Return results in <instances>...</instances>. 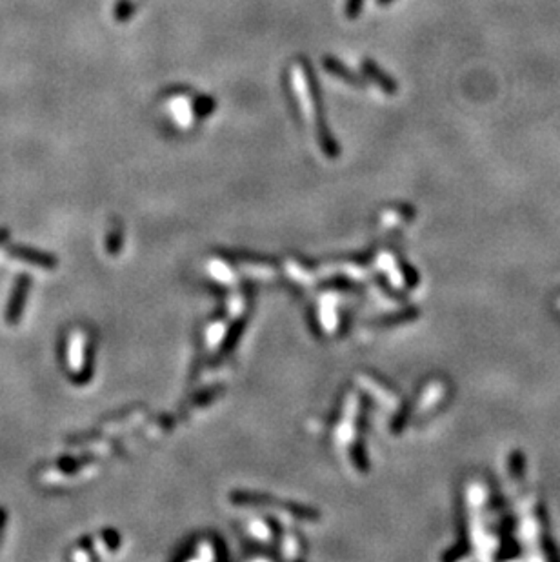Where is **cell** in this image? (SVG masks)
<instances>
[{
  "label": "cell",
  "mask_w": 560,
  "mask_h": 562,
  "mask_svg": "<svg viewBox=\"0 0 560 562\" xmlns=\"http://www.w3.org/2000/svg\"><path fill=\"white\" fill-rule=\"evenodd\" d=\"M6 522H8V513H6L4 508H0V538H2V534H4Z\"/></svg>",
  "instance_id": "cell-7"
},
{
  "label": "cell",
  "mask_w": 560,
  "mask_h": 562,
  "mask_svg": "<svg viewBox=\"0 0 560 562\" xmlns=\"http://www.w3.org/2000/svg\"><path fill=\"white\" fill-rule=\"evenodd\" d=\"M6 257L13 260H20L26 264L37 266L42 269H55L58 266V259L55 255L46 253V251L33 250V248H24V246H6Z\"/></svg>",
  "instance_id": "cell-2"
},
{
  "label": "cell",
  "mask_w": 560,
  "mask_h": 562,
  "mask_svg": "<svg viewBox=\"0 0 560 562\" xmlns=\"http://www.w3.org/2000/svg\"><path fill=\"white\" fill-rule=\"evenodd\" d=\"M10 239V230L8 228H0V244H4Z\"/></svg>",
  "instance_id": "cell-8"
},
{
  "label": "cell",
  "mask_w": 560,
  "mask_h": 562,
  "mask_svg": "<svg viewBox=\"0 0 560 562\" xmlns=\"http://www.w3.org/2000/svg\"><path fill=\"white\" fill-rule=\"evenodd\" d=\"M195 110L201 117L211 115V113H213V110H215V101H213L211 96H201V99H196Z\"/></svg>",
  "instance_id": "cell-5"
},
{
  "label": "cell",
  "mask_w": 560,
  "mask_h": 562,
  "mask_svg": "<svg viewBox=\"0 0 560 562\" xmlns=\"http://www.w3.org/2000/svg\"><path fill=\"white\" fill-rule=\"evenodd\" d=\"M322 64H324V67H326V71L331 73L333 77L342 78V80H346L348 84H353V86H359L360 84V78L357 77L355 73H351L350 69L344 66V64L339 62L337 58L326 57L324 60H322Z\"/></svg>",
  "instance_id": "cell-4"
},
{
  "label": "cell",
  "mask_w": 560,
  "mask_h": 562,
  "mask_svg": "<svg viewBox=\"0 0 560 562\" xmlns=\"http://www.w3.org/2000/svg\"><path fill=\"white\" fill-rule=\"evenodd\" d=\"M362 2L364 0H348L346 2V15H348V19H357L360 13V10H362Z\"/></svg>",
  "instance_id": "cell-6"
},
{
  "label": "cell",
  "mask_w": 560,
  "mask_h": 562,
  "mask_svg": "<svg viewBox=\"0 0 560 562\" xmlns=\"http://www.w3.org/2000/svg\"><path fill=\"white\" fill-rule=\"evenodd\" d=\"M378 4H389V2H391V0H377Z\"/></svg>",
  "instance_id": "cell-9"
},
{
  "label": "cell",
  "mask_w": 560,
  "mask_h": 562,
  "mask_svg": "<svg viewBox=\"0 0 560 562\" xmlns=\"http://www.w3.org/2000/svg\"><path fill=\"white\" fill-rule=\"evenodd\" d=\"M29 286H31V279H29L28 275H20L19 279L15 280V288L13 291H11L10 303H8L4 312V321L8 326L19 324L20 318H22L26 298H28L29 293Z\"/></svg>",
  "instance_id": "cell-1"
},
{
  "label": "cell",
  "mask_w": 560,
  "mask_h": 562,
  "mask_svg": "<svg viewBox=\"0 0 560 562\" xmlns=\"http://www.w3.org/2000/svg\"><path fill=\"white\" fill-rule=\"evenodd\" d=\"M362 67H364L366 75H368L378 87H382L386 93L391 95V93H395L398 90L397 82L393 80L391 77H388L384 71H380V67H378L373 60H364V62H362Z\"/></svg>",
  "instance_id": "cell-3"
}]
</instances>
